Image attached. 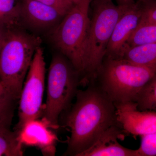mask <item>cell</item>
<instances>
[{
	"mask_svg": "<svg viewBox=\"0 0 156 156\" xmlns=\"http://www.w3.org/2000/svg\"><path fill=\"white\" fill-rule=\"evenodd\" d=\"M57 9L34 0H20L21 26L36 30L53 29L64 17Z\"/></svg>",
	"mask_w": 156,
	"mask_h": 156,
	"instance_id": "10",
	"label": "cell"
},
{
	"mask_svg": "<svg viewBox=\"0 0 156 156\" xmlns=\"http://www.w3.org/2000/svg\"><path fill=\"white\" fill-rule=\"evenodd\" d=\"M128 0H92L93 12L90 19L85 52L86 70L82 81L86 85L95 79L101 66L114 29L127 7Z\"/></svg>",
	"mask_w": 156,
	"mask_h": 156,
	"instance_id": "4",
	"label": "cell"
},
{
	"mask_svg": "<svg viewBox=\"0 0 156 156\" xmlns=\"http://www.w3.org/2000/svg\"><path fill=\"white\" fill-rule=\"evenodd\" d=\"M47 5L51 6L58 10L65 16L76 3L70 0H34Z\"/></svg>",
	"mask_w": 156,
	"mask_h": 156,
	"instance_id": "21",
	"label": "cell"
},
{
	"mask_svg": "<svg viewBox=\"0 0 156 156\" xmlns=\"http://www.w3.org/2000/svg\"><path fill=\"white\" fill-rule=\"evenodd\" d=\"M6 30L0 28V49L2 47V45L5 38Z\"/></svg>",
	"mask_w": 156,
	"mask_h": 156,
	"instance_id": "23",
	"label": "cell"
},
{
	"mask_svg": "<svg viewBox=\"0 0 156 156\" xmlns=\"http://www.w3.org/2000/svg\"><path fill=\"white\" fill-rule=\"evenodd\" d=\"M125 134L118 124L106 129L95 142L79 156H136V150L130 149L120 144Z\"/></svg>",
	"mask_w": 156,
	"mask_h": 156,
	"instance_id": "12",
	"label": "cell"
},
{
	"mask_svg": "<svg viewBox=\"0 0 156 156\" xmlns=\"http://www.w3.org/2000/svg\"><path fill=\"white\" fill-rule=\"evenodd\" d=\"M76 97L75 103L65 120V127L70 135L64 156H79L117 123L114 103L98 86L79 89Z\"/></svg>",
	"mask_w": 156,
	"mask_h": 156,
	"instance_id": "1",
	"label": "cell"
},
{
	"mask_svg": "<svg viewBox=\"0 0 156 156\" xmlns=\"http://www.w3.org/2000/svg\"><path fill=\"white\" fill-rule=\"evenodd\" d=\"M8 98L11 97L8 94L5 87L0 81V102Z\"/></svg>",
	"mask_w": 156,
	"mask_h": 156,
	"instance_id": "22",
	"label": "cell"
},
{
	"mask_svg": "<svg viewBox=\"0 0 156 156\" xmlns=\"http://www.w3.org/2000/svg\"><path fill=\"white\" fill-rule=\"evenodd\" d=\"M142 15L140 22L156 24V0H137Z\"/></svg>",
	"mask_w": 156,
	"mask_h": 156,
	"instance_id": "20",
	"label": "cell"
},
{
	"mask_svg": "<svg viewBox=\"0 0 156 156\" xmlns=\"http://www.w3.org/2000/svg\"><path fill=\"white\" fill-rule=\"evenodd\" d=\"M117 124L134 137L156 132V112L140 110L136 102L115 104Z\"/></svg>",
	"mask_w": 156,
	"mask_h": 156,
	"instance_id": "8",
	"label": "cell"
},
{
	"mask_svg": "<svg viewBox=\"0 0 156 156\" xmlns=\"http://www.w3.org/2000/svg\"><path fill=\"white\" fill-rule=\"evenodd\" d=\"M70 1H72V2H73L74 3H78L80 0H70Z\"/></svg>",
	"mask_w": 156,
	"mask_h": 156,
	"instance_id": "24",
	"label": "cell"
},
{
	"mask_svg": "<svg viewBox=\"0 0 156 156\" xmlns=\"http://www.w3.org/2000/svg\"><path fill=\"white\" fill-rule=\"evenodd\" d=\"M92 0H80L50 31V37L59 53L70 62L83 78L86 70L85 52L90 18L89 9Z\"/></svg>",
	"mask_w": 156,
	"mask_h": 156,
	"instance_id": "5",
	"label": "cell"
},
{
	"mask_svg": "<svg viewBox=\"0 0 156 156\" xmlns=\"http://www.w3.org/2000/svg\"><path fill=\"white\" fill-rule=\"evenodd\" d=\"M17 133L23 145L38 148L44 156H55L58 137L43 120L29 121Z\"/></svg>",
	"mask_w": 156,
	"mask_h": 156,
	"instance_id": "11",
	"label": "cell"
},
{
	"mask_svg": "<svg viewBox=\"0 0 156 156\" xmlns=\"http://www.w3.org/2000/svg\"><path fill=\"white\" fill-rule=\"evenodd\" d=\"M23 28L20 17V0H0V28Z\"/></svg>",
	"mask_w": 156,
	"mask_h": 156,
	"instance_id": "14",
	"label": "cell"
},
{
	"mask_svg": "<svg viewBox=\"0 0 156 156\" xmlns=\"http://www.w3.org/2000/svg\"><path fill=\"white\" fill-rule=\"evenodd\" d=\"M42 40L23 28L6 30L0 49V81L9 96L19 100L26 77Z\"/></svg>",
	"mask_w": 156,
	"mask_h": 156,
	"instance_id": "2",
	"label": "cell"
},
{
	"mask_svg": "<svg viewBox=\"0 0 156 156\" xmlns=\"http://www.w3.org/2000/svg\"><path fill=\"white\" fill-rule=\"evenodd\" d=\"M142 15V10L137 2L128 0L126 10L114 29L105 58H122L128 39L139 25Z\"/></svg>",
	"mask_w": 156,
	"mask_h": 156,
	"instance_id": "9",
	"label": "cell"
},
{
	"mask_svg": "<svg viewBox=\"0 0 156 156\" xmlns=\"http://www.w3.org/2000/svg\"><path fill=\"white\" fill-rule=\"evenodd\" d=\"M136 102L140 110L156 112V73L140 92Z\"/></svg>",
	"mask_w": 156,
	"mask_h": 156,
	"instance_id": "17",
	"label": "cell"
},
{
	"mask_svg": "<svg viewBox=\"0 0 156 156\" xmlns=\"http://www.w3.org/2000/svg\"><path fill=\"white\" fill-rule=\"evenodd\" d=\"M16 101L8 98L0 102V132L11 130Z\"/></svg>",
	"mask_w": 156,
	"mask_h": 156,
	"instance_id": "18",
	"label": "cell"
},
{
	"mask_svg": "<svg viewBox=\"0 0 156 156\" xmlns=\"http://www.w3.org/2000/svg\"><path fill=\"white\" fill-rule=\"evenodd\" d=\"M140 137V146L136 149V156H156V132Z\"/></svg>",
	"mask_w": 156,
	"mask_h": 156,
	"instance_id": "19",
	"label": "cell"
},
{
	"mask_svg": "<svg viewBox=\"0 0 156 156\" xmlns=\"http://www.w3.org/2000/svg\"><path fill=\"white\" fill-rule=\"evenodd\" d=\"M22 144L16 131L0 132V156H21L23 155Z\"/></svg>",
	"mask_w": 156,
	"mask_h": 156,
	"instance_id": "16",
	"label": "cell"
},
{
	"mask_svg": "<svg viewBox=\"0 0 156 156\" xmlns=\"http://www.w3.org/2000/svg\"><path fill=\"white\" fill-rule=\"evenodd\" d=\"M153 43H156V23L140 22L128 39L126 48Z\"/></svg>",
	"mask_w": 156,
	"mask_h": 156,
	"instance_id": "15",
	"label": "cell"
},
{
	"mask_svg": "<svg viewBox=\"0 0 156 156\" xmlns=\"http://www.w3.org/2000/svg\"><path fill=\"white\" fill-rule=\"evenodd\" d=\"M46 71L44 51L40 47L35 53L23 86L19 99L18 121L14 131L18 132L29 121L42 117Z\"/></svg>",
	"mask_w": 156,
	"mask_h": 156,
	"instance_id": "7",
	"label": "cell"
},
{
	"mask_svg": "<svg viewBox=\"0 0 156 156\" xmlns=\"http://www.w3.org/2000/svg\"><path fill=\"white\" fill-rule=\"evenodd\" d=\"M156 73V66L134 64L121 58H105L96 77L98 87L115 104L136 102Z\"/></svg>",
	"mask_w": 156,
	"mask_h": 156,
	"instance_id": "3",
	"label": "cell"
},
{
	"mask_svg": "<svg viewBox=\"0 0 156 156\" xmlns=\"http://www.w3.org/2000/svg\"><path fill=\"white\" fill-rule=\"evenodd\" d=\"M121 59L138 65L156 66V43L127 47Z\"/></svg>",
	"mask_w": 156,
	"mask_h": 156,
	"instance_id": "13",
	"label": "cell"
},
{
	"mask_svg": "<svg viewBox=\"0 0 156 156\" xmlns=\"http://www.w3.org/2000/svg\"><path fill=\"white\" fill-rule=\"evenodd\" d=\"M80 74L61 53L52 56L49 69L47 100L42 119L53 130L58 128V119L76 97L80 84Z\"/></svg>",
	"mask_w": 156,
	"mask_h": 156,
	"instance_id": "6",
	"label": "cell"
}]
</instances>
